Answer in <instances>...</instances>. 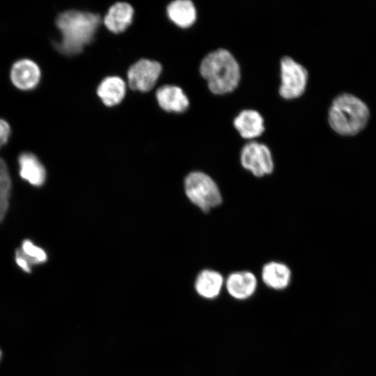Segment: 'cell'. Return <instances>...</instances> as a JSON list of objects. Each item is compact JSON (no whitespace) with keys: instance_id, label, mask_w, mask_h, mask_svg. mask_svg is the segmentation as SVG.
Instances as JSON below:
<instances>
[{"instance_id":"1","label":"cell","mask_w":376,"mask_h":376,"mask_svg":"<svg viewBox=\"0 0 376 376\" xmlns=\"http://www.w3.org/2000/svg\"><path fill=\"white\" fill-rule=\"evenodd\" d=\"M100 22L99 15L89 12L70 10L60 13L56 25L61 37L54 46L63 55L78 54L93 40Z\"/></svg>"},{"instance_id":"2","label":"cell","mask_w":376,"mask_h":376,"mask_svg":"<svg viewBox=\"0 0 376 376\" xmlns=\"http://www.w3.org/2000/svg\"><path fill=\"white\" fill-rule=\"evenodd\" d=\"M200 73L207 81L210 91L216 95L231 93L237 87L241 78L237 60L225 49L207 54L201 63Z\"/></svg>"},{"instance_id":"3","label":"cell","mask_w":376,"mask_h":376,"mask_svg":"<svg viewBox=\"0 0 376 376\" xmlns=\"http://www.w3.org/2000/svg\"><path fill=\"white\" fill-rule=\"evenodd\" d=\"M368 117L369 110L362 100L353 95L343 93L332 101L328 120L336 133L352 136L364 128Z\"/></svg>"},{"instance_id":"4","label":"cell","mask_w":376,"mask_h":376,"mask_svg":"<svg viewBox=\"0 0 376 376\" xmlns=\"http://www.w3.org/2000/svg\"><path fill=\"white\" fill-rule=\"evenodd\" d=\"M185 192L189 200L203 212L221 204V194L216 182L202 172L189 173L185 181Z\"/></svg>"},{"instance_id":"5","label":"cell","mask_w":376,"mask_h":376,"mask_svg":"<svg viewBox=\"0 0 376 376\" xmlns=\"http://www.w3.org/2000/svg\"><path fill=\"white\" fill-rule=\"evenodd\" d=\"M280 95L286 100H293L301 96L308 82L306 69L292 58L285 56L280 61Z\"/></svg>"},{"instance_id":"6","label":"cell","mask_w":376,"mask_h":376,"mask_svg":"<svg viewBox=\"0 0 376 376\" xmlns=\"http://www.w3.org/2000/svg\"><path fill=\"white\" fill-rule=\"evenodd\" d=\"M240 162L243 168L256 177L272 173L274 161L272 152L264 143L250 141L241 150Z\"/></svg>"},{"instance_id":"7","label":"cell","mask_w":376,"mask_h":376,"mask_svg":"<svg viewBox=\"0 0 376 376\" xmlns=\"http://www.w3.org/2000/svg\"><path fill=\"white\" fill-rule=\"evenodd\" d=\"M162 72V65L157 61L141 59L130 66L127 71L130 87L141 92L150 91Z\"/></svg>"},{"instance_id":"8","label":"cell","mask_w":376,"mask_h":376,"mask_svg":"<svg viewBox=\"0 0 376 376\" xmlns=\"http://www.w3.org/2000/svg\"><path fill=\"white\" fill-rule=\"evenodd\" d=\"M228 294L233 299L244 301L251 297L258 287V280L249 271H237L230 273L224 282Z\"/></svg>"},{"instance_id":"9","label":"cell","mask_w":376,"mask_h":376,"mask_svg":"<svg viewBox=\"0 0 376 376\" xmlns=\"http://www.w3.org/2000/svg\"><path fill=\"white\" fill-rule=\"evenodd\" d=\"M10 77L13 84L17 88L29 91L35 88L39 84L41 72L36 62L23 58L13 63Z\"/></svg>"},{"instance_id":"10","label":"cell","mask_w":376,"mask_h":376,"mask_svg":"<svg viewBox=\"0 0 376 376\" xmlns=\"http://www.w3.org/2000/svg\"><path fill=\"white\" fill-rule=\"evenodd\" d=\"M233 125L242 138L249 140L260 136L265 130L264 119L261 114L254 109L240 111L235 118Z\"/></svg>"},{"instance_id":"11","label":"cell","mask_w":376,"mask_h":376,"mask_svg":"<svg viewBox=\"0 0 376 376\" xmlns=\"http://www.w3.org/2000/svg\"><path fill=\"white\" fill-rule=\"evenodd\" d=\"M159 107L166 111L182 113L189 107V99L182 90L175 86H163L156 92Z\"/></svg>"},{"instance_id":"12","label":"cell","mask_w":376,"mask_h":376,"mask_svg":"<svg viewBox=\"0 0 376 376\" xmlns=\"http://www.w3.org/2000/svg\"><path fill=\"white\" fill-rule=\"evenodd\" d=\"M292 273L285 264L272 261L266 263L261 271V279L264 284L274 290H283L288 287Z\"/></svg>"},{"instance_id":"13","label":"cell","mask_w":376,"mask_h":376,"mask_svg":"<svg viewBox=\"0 0 376 376\" xmlns=\"http://www.w3.org/2000/svg\"><path fill=\"white\" fill-rule=\"evenodd\" d=\"M133 15L134 10L130 4L118 2L109 8L103 22L110 31L119 33L130 25Z\"/></svg>"},{"instance_id":"14","label":"cell","mask_w":376,"mask_h":376,"mask_svg":"<svg viewBox=\"0 0 376 376\" xmlns=\"http://www.w3.org/2000/svg\"><path fill=\"white\" fill-rule=\"evenodd\" d=\"M225 280L219 272L204 269L196 277L195 289L197 293L207 299H214L221 293Z\"/></svg>"},{"instance_id":"15","label":"cell","mask_w":376,"mask_h":376,"mask_svg":"<svg viewBox=\"0 0 376 376\" xmlns=\"http://www.w3.org/2000/svg\"><path fill=\"white\" fill-rule=\"evenodd\" d=\"M18 162L19 175L22 178L36 187L44 183L46 171L35 155L31 152H24L19 155Z\"/></svg>"},{"instance_id":"16","label":"cell","mask_w":376,"mask_h":376,"mask_svg":"<svg viewBox=\"0 0 376 376\" xmlns=\"http://www.w3.org/2000/svg\"><path fill=\"white\" fill-rule=\"evenodd\" d=\"M125 91V83L120 77H107L99 84L97 94L104 105L112 107L123 100Z\"/></svg>"},{"instance_id":"17","label":"cell","mask_w":376,"mask_h":376,"mask_svg":"<svg viewBox=\"0 0 376 376\" xmlns=\"http://www.w3.org/2000/svg\"><path fill=\"white\" fill-rule=\"evenodd\" d=\"M169 19L181 28H188L196 21V10L194 3L189 0L172 1L167 7Z\"/></svg>"},{"instance_id":"18","label":"cell","mask_w":376,"mask_h":376,"mask_svg":"<svg viewBox=\"0 0 376 376\" xmlns=\"http://www.w3.org/2000/svg\"><path fill=\"white\" fill-rule=\"evenodd\" d=\"M46 260L45 251L29 240L23 241L21 248L15 251L16 263L26 272H31V265L40 264Z\"/></svg>"},{"instance_id":"19","label":"cell","mask_w":376,"mask_h":376,"mask_svg":"<svg viewBox=\"0 0 376 376\" xmlns=\"http://www.w3.org/2000/svg\"><path fill=\"white\" fill-rule=\"evenodd\" d=\"M11 181L6 162L0 157V221L8 207Z\"/></svg>"},{"instance_id":"20","label":"cell","mask_w":376,"mask_h":376,"mask_svg":"<svg viewBox=\"0 0 376 376\" xmlns=\"http://www.w3.org/2000/svg\"><path fill=\"white\" fill-rule=\"evenodd\" d=\"M10 132L9 124L6 120L0 119V148L8 141Z\"/></svg>"},{"instance_id":"21","label":"cell","mask_w":376,"mask_h":376,"mask_svg":"<svg viewBox=\"0 0 376 376\" xmlns=\"http://www.w3.org/2000/svg\"><path fill=\"white\" fill-rule=\"evenodd\" d=\"M1 356H2V353H1V351L0 350V360H1Z\"/></svg>"}]
</instances>
